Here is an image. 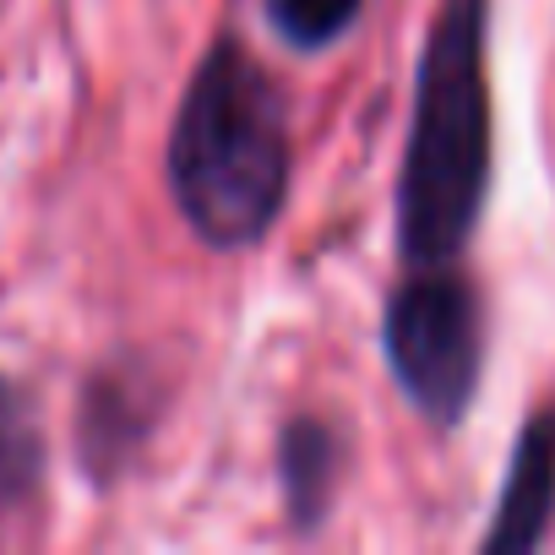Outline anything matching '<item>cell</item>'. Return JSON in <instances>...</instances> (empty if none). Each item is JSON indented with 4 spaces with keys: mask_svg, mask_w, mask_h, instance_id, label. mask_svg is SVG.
<instances>
[{
    "mask_svg": "<svg viewBox=\"0 0 555 555\" xmlns=\"http://www.w3.org/2000/svg\"><path fill=\"white\" fill-rule=\"evenodd\" d=\"M490 7L447 0L414 82V126L398 175V245L409 267H452L490 191Z\"/></svg>",
    "mask_w": 555,
    "mask_h": 555,
    "instance_id": "6da1fadb",
    "label": "cell"
},
{
    "mask_svg": "<svg viewBox=\"0 0 555 555\" xmlns=\"http://www.w3.org/2000/svg\"><path fill=\"white\" fill-rule=\"evenodd\" d=\"M289 109L240 44H212L169 131V191L212 250L256 245L289 196Z\"/></svg>",
    "mask_w": 555,
    "mask_h": 555,
    "instance_id": "7a4b0ae2",
    "label": "cell"
},
{
    "mask_svg": "<svg viewBox=\"0 0 555 555\" xmlns=\"http://www.w3.org/2000/svg\"><path fill=\"white\" fill-rule=\"evenodd\" d=\"M382 349L414 414H425L436 430H452L479 392V365H485L479 295L463 278L425 267V278L392 295L382 322Z\"/></svg>",
    "mask_w": 555,
    "mask_h": 555,
    "instance_id": "3957f363",
    "label": "cell"
},
{
    "mask_svg": "<svg viewBox=\"0 0 555 555\" xmlns=\"http://www.w3.org/2000/svg\"><path fill=\"white\" fill-rule=\"evenodd\" d=\"M555 517V414H533L512 447V463H506V485H501V501H495V522L485 533V550L490 555H522L544 539Z\"/></svg>",
    "mask_w": 555,
    "mask_h": 555,
    "instance_id": "277c9868",
    "label": "cell"
},
{
    "mask_svg": "<svg viewBox=\"0 0 555 555\" xmlns=\"http://www.w3.org/2000/svg\"><path fill=\"white\" fill-rule=\"evenodd\" d=\"M278 463H284L289 522L317 528L333 501V479H338V436L322 420H295L284 441H278Z\"/></svg>",
    "mask_w": 555,
    "mask_h": 555,
    "instance_id": "5b68a950",
    "label": "cell"
},
{
    "mask_svg": "<svg viewBox=\"0 0 555 555\" xmlns=\"http://www.w3.org/2000/svg\"><path fill=\"white\" fill-rule=\"evenodd\" d=\"M142 436H147V414L131 409V382L99 376L88 387V409H82V457H88V468L109 474Z\"/></svg>",
    "mask_w": 555,
    "mask_h": 555,
    "instance_id": "8992f818",
    "label": "cell"
},
{
    "mask_svg": "<svg viewBox=\"0 0 555 555\" xmlns=\"http://www.w3.org/2000/svg\"><path fill=\"white\" fill-rule=\"evenodd\" d=\"M39 463H44V447H39L34 414H28L23 392L0 382V506H12L34 490Z\"/></svg>",
    "mask_w": 555,
    "mask_h": 555,
    "instance_id": "52a82bcc",
    "label": "cell"
},
{
    "mask_svg": "<svg viewBox=\"0 0 555 555\" xmlns=\"http://www.w3.org/2000/svg\"><path fill=\"white\" fill-rule=\"evenodd\" d=\"M365 12V0H267V23L295 50H327Z\"/></svg>",
    "mask_w": 555,
    "mask_h": 555,
    "instance_id": "ba28073f",
    "label": "cell"
}]
</instances>
